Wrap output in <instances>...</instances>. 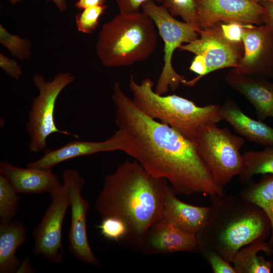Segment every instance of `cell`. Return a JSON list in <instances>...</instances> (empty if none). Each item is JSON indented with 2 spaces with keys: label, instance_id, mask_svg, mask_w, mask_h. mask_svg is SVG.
<instances>
[{
  "label": "cell",
  "instance_id": "36",
  "mask_svg": "<svg viewBox=\"0 0 273 273\" xmlns=\"http://www.w3.org/2000/svg\"><path fill=\"white\" fill-rule=\"evenodd\" d=\"M48 1L53 2L61 12H64L67 9L66 0H47Z\"/></svg>",
  "mask_w": 273,
  "mask_h": 273
},
{
  "label": "cell",
  "instance_id": "37",
  "mask_svg": "<svg viewBox=\"0 0 273 273\" xmlns=\"http://www.w3.org/2000/svg\"><path fill=\"white\" fill-rule=\"evenodd\" d=\"M10 3L13 5H15L18 3L20 2L22 0H9Z\"/></svg>",
  "mask_w": 273,
  "mask_h": 273
},
{
  "label": "cell",
  "instance_id": "2",
  "mask_svg": "<svg viewBox=\"0 0 273 273\" xmlns=\"http://www.w3.org/2000/svg\"><path fill=\"white\" fill-rule=\"evenodd\" d=\"M167 181L148 172L136 161L126 160L104 179L95 207L102 218L113 216L127 226L125 240L141 250L151 226L161 218Z\"/></svg>",
  "mask_w": 273,
  "mask_h": 273
},
{
  "label": "cell",
  "instance_id": "13",
  "mask_svg": "<svg viewBox=\"0 0 273 273\" xmlns=\"http://www.w3.org/2000/svg\"><path fill=\"white\" fill-rule=\"evenodd\" d=\"M243 55L235 68L254 76L272 77L273 33L266 25H246L242 37Z\"/></svg>",
  "mask_w": 273,
  "mask_h": 273
},
{
  "label": "cell",
  "instance_id": "16",
  "mask_svg": "<svg viewBox=\"0 0 273 273\" xmlns=\"http://www.w3.org/2000/svg\"><path fill=\"white\" fill-rule=\"evenodd\" d=\"M0 174L7 178L19 194L47 192L51 195L62 187L58 177L51 168H21L2 161L0 163Z\"/></svg>",
  "mask_w": 273,
  "mask_h": 273
},
{
  "label": "cell",
  "instance_id": "38",
  "mask_svg": "<svg viewBox=\"0 0 273 273\" xmlns=\"http://www.w3.org/2000/svg\"><path fill=\"white\" fill-rule=\"evenodd\" d=\"M255 1L260 3L261 2H268L273 3V0H254Z\"/></svg>",
  "mask_w": 273,
  "mask_h": 273
},
{
  "label": "cell",
  "instance_id": "23",
  "mask_svg": "<svg viewBox=\"0 0 273 273\" xmlns=\"http://www.w3.org/2000/svg\"><path fill=\"white\" fill-rule=\"evenodd\" d=\"M243 167L239 181L246 184L256 174H273V146L259 151H248L242 155Z\"/></svg>",
  "mask_w": 273,
  "mask_h": 273
},
{
  "label": "cell",
  "instance_id": "30",
  "mask_svg": "<svg viewBox=\"0 0 273 273\" xmlns=\"http://www.w3.org/2000/svg\"><path fill=\"white\" fill-rule=\"evenodd\" d=\"M221 27L224 36L234 42H242L245 25L236 22L222 23Z\"/></svg>",
  "mask_w": 273,
  "mask_h": 273
},
{
  "label": "cell",
  "instance_id": "20",
  "mask_svg": "<svg viewBox=\"0 0 273 273\" xmlns=\"http://www.w3.org/2000/svg\"><path fill=\"white\" fill-rule=\"evenodd\" d=\"M26 240V230L18 220L0 223V272H16L20 261L17 249Z\"/></svg>",
  "mask_w": 273,
  "mask_h": 273
},
{
  "label": "cell",
  "instance_id": "12",
  "mask_svg": "<svg viewBox=\"0 0 273 273\" xmlns=\"http://www.w3.org/2000/svg\"><path fill=\"white\" fill-rule=\"evenodd\" d=\"M197 26L201 30L219 22L263 24L265 8L254 0H194Z\"/></svg>",
  "mask_w": 273,
  "mask_h": 273
},
{
  "label": "cell",
  "instance_id": "33",
  "mask_svg": "<svg viewBox=\"0 0 273 273\" xmlns=\"http://www.w3.org/2000/svg\"><path fill=\"white\" fill-rule=\"evenodd\" d=\"M259 3L266 10V13L263 16V24L267 25L273 33V3L268 2H261Z\"/></svg>",
  "mask_w": 273,
  "mask_h": 273
},
{
  "label": "cell",
  "instance_id": "15",
  "mask_svg": "<svg viewBox=\"0 0 273 273\" xmlns=\"http://www.w3.org/2000/svg\"><path fill=\"white\" fill-rule=\"evenodd\" d=\"M224 79L252 105L259 120L273 118V82L266 77L243 73L235 68L226 73Z\"/></svg>",
  "mask_w": 273,
  "mask_h": 273
},
{
  "label": "cell",
  "instance_id": "28",
  "mask_svg": "<svg viewBox=\"0 0 273 273\" xmlns=\"http://www.w3.org/2000/svg\"><path fill=\"white\" fill-rule=\"evenodd\" d=\"M102 218L101 222L98 228L104 237L117 242L125 241L128 229L123 220L113 216Z\"/></svg>",
  "mask_w": 273,
  "mask_h": 273
},
{
  "label": "cell",
  "instance_id": "9",
  "mask_svg": "<svg viewBox=\"0 0 273 273\" xmlns=\"http://www.w3.org/2000/svg\"><path fill=\"white\" fill-rule=\"evenodd\" d=\"M63 185L66 188L71 208V223L68 234L69 250L77 259L99 267L100 262L93 253L88 241L86 217L89 205L81 196L84 180L74 169H67L62 174Z\"/></svg>",
  "mask_w": 273,
  "mask_h": 273
},
{
  "label": "cell",
  "instance_id": "4",
  "mask_svg": "<svg viewBox=\"0 0 273 273\" xmlns=\"http://www.w3.org/2000/svg\"><path fill=\"white\" fill-rule=\"evenodd\" d=\"M156 27L152 19L143 12L119 13L103 25L96 45L97 55L106 67L144 61L156 48Z\"/></svg>",
  "mask_w": 273,
  "mask_h": 273
},
{
  "label": "cell",
  "instance_id": "5",
  "mask_svg": "<svg viewBox=\"0 0 273 273\" xmlns=\"http://www.w3.org/2000/svg\"><path fill=\"white\" fill-rule=\"evenodd\" d=\"M129 86L133 94L132 101L140 110L176 129L191 141L204 126L222 120L220 105L200 107L176 95H159L153 89L154 82L150 78L139 84L131 74Z\"/></svg>",
  "mask_w": 273,
  "mask_h": 273
},
{
  "label": "cell",
  "instance_id": "39",
  "mask_svg": "<svg viewBox=\"0 0 273 273\" xmlns=\"http://www.w3.org/2000/svg\"><path fill=\"white\" fill-rule=\"evenodd\" d=\"M272 77H273V69H272Z\"/></svg>",
  "mask_w": 273,
  "mask_h": 273
},
{
  "label": "cell",
  "instance_id": "31",
  "mask_svg": "<svg viewBox=\"0 0 273 273\" xmlns=\"http://www.w3.org/2000/svg\"><path fill=\"white\" fill-rule=\"evenodd\" d=\"M0 67L10 77L18 79L22 75L23 71L20 66L15 60L0 53Z\"/></svg>",
  "mask_w": 273,
  "mask_h": 273
},
{
  "label": "cell",
  "instance_id": "32",
  "mask_svg": "<svg viewBox=\"0 0 273 273\" xmlns=\"http://www.w3.org/2000/svg\"><path fill=\"white\" fill-rule=\"evenodd\" d=\"M149 1L163 3L164 0H116L120 13L133 14L139 12L143 4Z\"/></svg>",
  "mask_w": 273,
  "mask_h": 273
},
{
  "label": "cell",
  "instance_id": "25",
  "mask_svg": "<svg viewBox=\"0 0 273 273\" xmlns=\"http://www.w3.org/2000/svg\"><path fill=\"white\" fill-rule=\"evenodd\" d=\"M0 43L7 48L14 57L23 61L31 55V43L26 38L10 33L2 24H0Z\"/></svg>",
  "mask_w": 273,
  "mask_h": 273
},
{
  "label": "cell",
  "instance_id": "29",
  "mask_svg": "<svg viewBox=\"0 0 273 273\" xmlns=\"http://www.w3.org/2000/svg\"><path fill=\"white\" fill-rule=\"evenodd\" d=\"M199 253L209 263L214 273H237L230 262L224 259L216 252L205 249H200Z\"/></svg>",
  "mask_w": 273,
  "mask_h": 273
},
{
  "label": "cell",
  "instance_id": "35",
  "mask_svg": "<svg viewBox=\"0 0 273 273\" xmlns=\"http://www.w3.org/2000/svg\"><path fill=\"white\" fill-rule=\"evenodd\" d=\"M34 269L32 266L30 259L26 257L24 258L17 270L16 272H33Z\"/></svg>",
  "mask_w": 273,
  "mask_h": 273
},
{
  "label": "cell",
  "instance_id": "10",
  "mask_svg": "<svg viewBox=\"0 0 273 273\" xmlns=\"http://www.w3.org/2000/svg\"><path fill=\"white\" fill-rule=\"evenodd\" d=\"M52 202L33 230V252L49 262L60 263L63 258L62 225L69 206L68 191L62 184L59 191L50 195Z\"/></svg>",
  "mask_w": 273,
  "mask_h": 273
},
{
  "label": "cell",
  "instance_id": "11",
  "mask_svg": "<svg viewBox=\"0 0 273 273\" xmlns=\"http://www.w3.org/2000/svg\"><path fill=\"white\" fill-rule=\"evenodd\" d=\"M199 37L179 49L201 56L204 61L207 75L225 68H236L244 53L242 42H234L223 35L221 22L203 30L199 33Z\"/></svg>",
  "mask_w": 273,
  "mask_h": 273
},
{
  "label": "cell",
  "instance_id": "22",
  "mask_svg": "<svg viewBox=\"0 0 273 273\" xmlns=\"http://www.w3.org/2000/svg\"><path fill=\"white\" fill-rule=\"evenodd\" d=\"M239 195L259 207L270 222L271 237L268 242L273 245V174H269L258 183L246 186Z\"/></svg>",
  "mask_w": 273,
  "mask_h": 273
},
{
  "label": "cell",
  "instance_id": "1",
  "mask_svg": "<svg viewBox=\"0 0 273 273\" xmlns=\"http://www.w3.org/2000/svg\"><path fill=\"white\" fill-rule=\"evenodd\" d=\"M122 151L150 174L169 182L176 195L224 194L214 181L193 143L177 130L148 116L115 83L112 95Z\"/></svg>",
  "mask_w": 273,
  "mask_h": 273
},
{
  "label": "cell",
  "instance_id": "24",
  "mask_svg": "<svg viewBox=\"0 0 273 273\" xmlns=\"http://www.w3.org/2000/svg\"><path fill=\"white\" fill-rule=\"evenodd\" d=\"M4 176L0 174L1 222L12 220L18 209L20 196Z\"/></svg>",
  "mask_w": 273,
  "mask_h": 273
},
{
  "label": "cell",
  "instance_id": "3",
  "mask_svg": "<svg viewBox=\"0 0 273 273\" xmlns=\"http://www.w3.org/2000/svg\"><path fill=\"white\" fill-rule=\"evenodd\" d=\"M211 211L205 226L196 234L198 252L214 251L232 262L242 247L263 240L271 226L264 211L239 195L209 196Z\"/></svg>",
  "mask_w": 273,
  "mask_h": 273
},
{
  "label": "cell",
  "instance_id": "7",
  "mask_svg": "<svg viewBox=\"0 0 273 273\" xmlns=\"http://www.w3.org/2000/svg\"><path fill=\"white\" fill-rule=\"evenodd\" d=\"M75 79L70 72H60L50 81L38 73L32 77V82L39 93L33 100L26 123L30 137L29 149L37 153L45 149L47 138L54 133H61L78 139L76 134L58 128L55 123V109L58 97L62 91Z\"/></svg>",
  "mask_w": 273,
  "mask_h": 273
},
{
  "label": "cell",
  "instance_id": "14",
  "mask_svg": "<svg viewBox=\"0 0 273 273\" xmlns=\"http://www.w3.org/2000/svg\"><path fill=\"white\" fill-rule=\"evenodd\" d=\"M141 250L144 254L198 252L196 235L184 232L160 218L148 230Z\"/></svg>",
  "mask_w": 273,
  "mask_h": 273
},
{
  "label": "cell",
  "instance_id": "8",
  "mask_svg": "<svg viewBox=\"0 0 273 273\" xmlns=\"http://www.w3.org/2000/svg\"><path fill=\"white\" fill-rule=\"evenodd\" d=\"M141 7L143 12L154 21L164 41V65L154 89L157 94L163 95L169 88L176 90L185 79V76L177 73L172 67L174 51L182 43L197 39L201 29L194 24L176 20L163 4L157 5L154 1H149Z\"/></svg>",
  "mask_w": 273,
  "mask_h": 273
},
{
  "label": "cell",
  "instance_id": "6",
  "mask_svg": "<svg viewBox=\"0 0 273 273\" xmlns=\"http://www.w3.org/2000/svg\"><path fill=\"white\" fill-rule=\"evenodd\" d=\"M191 142L215 183L223 189L243 167L240 150L243 138L233 134L227 127L216 123L204 126Z\"/></svg>",
  "mask_w": 273,
  "mask_h": 273
},
{
  "label": "cell",
  "instance_id": "27",
  "mask_svg": "<svg viewBox=\"0 0 273 273\" xmlns=\"http://www.w3.org/2000/svg\"><path fill=\"white\" fill-rule=\"evenodd\" d=\"M162 4L174 17L179 16L184 22L197 26L194 0H164Z\"/></svg>",
  "mask_w": 273,
  "mask_h": 273
},
{
  "label": "cell",
  "instance_id": "19",
  "mask_svg": "<svg viewBox=\"0 0 273 273\" xmlns=\"http://www.w3.org/2000/svg\"><path fill=\"white\" fill-rule=\"evenodd\" d=\"M220 113L222 120L241 136L265 147L273 146V128L246 115L234 100H225L220 106Z\"/></svg>",
  "mask_w": 273,
  "mask_h": 273
},
{
  "label": "cell",
  "instance_id": "34",
  "mask_svg": "<svg viewBox=\"0 0 273 273\" xmlns=\"http://www.w3.org/2000/svg\"><path fill=\"white\" fill-rule=\"evenodd\" d=\"M106 0H78L75 3V7L83 10L89 7L102 6L105 5Z\"/></svg>",
  "mask_w": 273,
  "mask_h": 273
},
{
  "label": "cell",
  "instance_id": "21",
  "mask_svg": "<svg viewBox=\"0 0 273 273\" xmlns=\"http://www.w3.org/2000/svg\"><path fill=\"white\" fill-rule=\"evenodd\" d=\"M268 243L257 240L239 249L232 263L237 273H269L271 272L272 262L262 256H258L259 251L270 254L273 251Z\"/></svg>",
  "mask_w": 273,
  "mask_h": 273
},
{
  "label": "cell",
  "instance_id": "17",
  "mask_svg": "<svg viewBox=\"0 0 273 273\" xmlns=\"http://www.w3.org/2000/svg\"><path fill=\"white\" fill-rule=\"evenodd\" d=\"M171 186L166 189L161 218L174 226L196 235L206 224L211 211L210 206H198L179 200Z\"/></svg>",
  "mask_w": 273,
  "mask_h": 273
},
{
  "label": "cell",
  "instance_id": "26",
  "mask_svg": "<svg viewBox=\"0 0 273 273\" xmlns=\"http://www.w3.org/2000/svg\"><path fill=\"white\" fill-rule=\"evenodd\" d=\"M106 5L95 6L82 10L75 16V22L79 32L90 34L98 27L101 16L105 13Z\"/></svg>",
  "mask_w": 273,
  "mask_h": 273
},
{
  "label": "cell",
  "instance_id": "18",
  "mask_svg": "<svg viewBox=\"0 0 273 273\" xmlns=\"http://www.w3.org/2000/svg\"><path fill=\"white\" fill-rule=\"evenodd\" d=\"M123 142L116 131L109 139L100 142L75 141L54 150H46L39 159L29 163L27 167L51 168L65 161L100 152L121 151Z\"/></svg>",
  "mask_w": 273,
  "mask_h": 273
}]
</instances>
